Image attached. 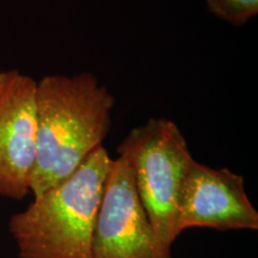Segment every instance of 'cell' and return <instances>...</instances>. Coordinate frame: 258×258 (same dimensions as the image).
Listing matches in <instances>:
<instances>
[{"label": "cell", "mask_w": 258, "mask_h": 258, "mask_svg": "<svg viewBox=\"0 0 258 258\" xmlns=\"http://www.w3.org/2000/svg\"><path fill=\"white\" fill-rule=\"evenodd\" d=\"M115 98L92 72L49 74L37 82L36 159L30 191L38 196L63 182L103 146Z\"/></svg>", "instance_id": "1"}, {"label": "cell", "mask_w": 258, "mask_h": 258, "mask_svg": "<svg viewBox=\"0 0 258 258\" xmlns=\"http://www.w3.org/2000/svg\"><path fill=\"white\" fill-rule=\"evenodd\" d=\"M112 158L104 146L63 182L12 215L9 230L19 258H92V238Z\"/></svg>", "instance_id": "2"}, {"label": "cell", "mask_w": 258, "mask_h": 258, "mask_svg": "<svg viewBox=\"0 0 258 258\" xmlns=\"http://www.w3.org/2000/svg\"><path fill=\"white\" fill-rule=\"evenodd\" d=\"M117 152L128 158L145 213L160 245L171 252V245L180 234V188L194 160L184 135L173 121L150 118L129 132Z\"/></svg>", "instance_id": "3"}, {"label": "cell", "mask_w": 258, "mask_h": 258, "mask_svg": "<svg viewBox=\"0 0 258 258\" xmlns=\"http://www.w3.org/2000/svg\"><path fill=\"white\" fill-rule=\"evenodd\" d=\"M92 258H171L164 250L134 184L128 158L112 159L92 238Z\"/></svg>", "instance_id": "4"}, {"label": "cell", "mask_w": 258, "mask_h": 258, "mask_svg": "<svg viewBox=\"0 0 258 258\" xmlns=\"http://www.w3.org/2000/svg\"><path fill=\"white\" fill-rule=\"evenodd\" d=\"M37 82L17 70L0 72V196L30 191L36 159Z\"/></svg>", "instance_id": "5"}, {"label": "cell", "mask_w": 258, "mask_h": 258, "mask_svg": "<svg viewBox=\"0 0 258 258\" xmlns=\"http://www.w3.org/2000/svg\"><path fill=\"white\" fill-rule=\"evenodd\" d=\"M258 230V212L245 191L244 178L194 159L186 170L178 203V231Z\"/></svg>", "instance_id": "6"}, {"label": "cell", "mask_w": 258, "mask_h": 258, "mask_svg": "<svg viewBox=\"0 0 258 258\" xmlns=\"http://www.w3.org/2000/svg\"><path fill=\"white\" fill-rule=\"evenodd\" d=\"M212 15L234 27L245 25L258 14V0H206Z\"/></svg>", "instance_id": "7"}]
</instances>
